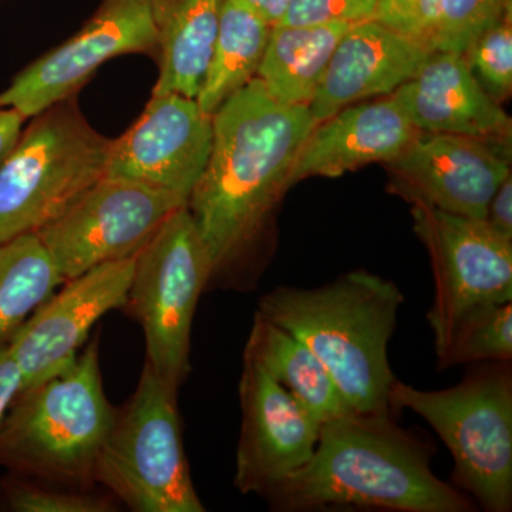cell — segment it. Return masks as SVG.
<instances>
[{
  "label": "cell",
  "instance_id": "6",
  "mask_svg": "<svg viewBox=\"0 0 512 512\" xmlns=\"http://www.w3.org/2000/svg\"><path fill=\"white\" fill-rule=\"evenodd\" d=\"M111 141L73 96L33 116L0 163V244L36 234L106 177Z\"/></svg>",
  "mask_w": 512,
  "mask_h": 512
},
{
  "label": "cell",
  "instance_id": "19",
  "mask_svg": "<svg viewBox=\"0 0 512 512\" xmlns=\"http://www.w3.org/2000/svg\"><path fill=\"white\" fill-rule=\"evenodd\" d=\"M224 0H153L160 76L153 94L195 99L210 64Z\"/></svg>",
  "mask_w": 512,
  "mask_h": 512
},
{
  "label": "cell",
  "instance_id": "15",
  "mask_svg": "<svg viewBox=\"0 0 512 512\" xmlns=\"http://www.w3.org/2000/svg\"><path fill=\"white\" fill-rule=\"evenodd\" d=\"M508 157L477 138L420 131L389 167L396 191L412 204L485 220L491 198L511 174Z\"/></svg>",
  "mask_w": 512,
  "mask_h": 512
},
{
  "label": "cell",
  "instance_id": "14",
  "mask_svg": "<svg viewBox=\"0 0 512 512\" xmlns=\"http://www.w3.org/2000/svg\"><path fill=\"white\" fill-rule=\"evenodd\" d=\"M239 400L242 424L234 485L242 494L268 497L311 460L320 423L264 367L245 357Z\"/></svg>",
  "mask_w": 512,
  "mask_h": 512
},
{
  "label": "cell",
  "instance_id": "7",
  "mask_svg": "<svg viewBox=\"0 0 512 512\" xmlns=\"http://www.w3.org/2000/svg\"><path fill=\"white\" fill-rule=\"evenodd\" d=\"M94 480L140 512H204L185 456L177 389L150 365L101 448Z\"/></svg>",
  "mask_w": 512,
  "mask_h": 512
},
{
  "label": "cell",
  "instance_id": "5",
  "mask_svg": "<svg viewBox=\"0 0 512 512\" xmlns=\"http://www.w3.org/2000/svg\"><path fill=\"white\" fill-rule=\"evenodd\" d=\"M390 409L427 421L454 458L453 485L490 512L512 507V373L510 360L484 362L463 382L421 390L394 380Z\"/></svg>",
  "mask_w": 512,
  "mask_h": 512
},
{
  "label": "cell",
  "instance_id": "27",
  "mask_svg": "<svg viewBox=\"0 0 512 512\" xmlns=\"http://www.w3.org/2000/svg\"><path fill=\"white\" fill-rule=\"evenodd\" d=\"M441 0H377L372 20L436 52Z\"/></svg>",
  "mask_w": 512,
  "mask_h": 512
},
{
  "label": "cell",
  "instance_id": "8",
  "mask_svg": "<svg viewBox=\"0 0 512 512\" xmlns=\"http://www.w3.org/2000/svg\"><path fill=\"white\" fill-rule=\"evenodd\" d=\"M211 278L210 254L187 205L136 255L127 303L143 328L147 365L175 389L191 370L192 320Z\"/></svg>",
  "mask_w": 512,
  "mask_h": 512
},
{
  "label": "cell",
  "instance_id": "4",
  "mask_svg": "<svg viewBox=\"0 0 512 512\" xmlns=\"http://www.w3.org/2000/svg\"><path fill=\"white\" fill-rule=\"evenodd\" d=\"M117 412L101 382L99 346L73 365L22 390L0 421V466L62 483L94 481Z\"/></svg>",
  "mask_w": 512,
  "mask_h": 512
},
{
  "label": "cell",
  "instance_id": "9",
  "mask_svg": "<svg viewBox=\"0 0 512 512\" xmlns=\"http://www.w3.org/2000/svg\"><path fill=\"white\" fill-rule=\"evenodd\" d=\"M412 205L414 231L433 262L434 301L427 320L439 353L468 312L512 302V241L485 220Z\"/></svg>",
  "mask_w": 512,
  "mask_h": 512
},
{
  "label": "cell",
  "instance_id": "33",
  "mask_svg": "<svg viewBox=\"0 0 512 512\" xmlns=\"http://www.w3.org/2000/svg\"><path fill=\"white\" fill-rule=\"evenodd\" d=\"M256 13L262 16L269 25H276L284 18L289 0H244Z\"/></svg>",
  "mask_w": 512,
  "mask_h": 512
},
{
  "label": "cell",
  "instance_id": "10",
  "mask_svg": "<svg viewBox=\"0 0 512 512\" xmlns=\"http://www.w3.org/2000/svg\"><path fill=\"white\" fill-rule=\"evenodd\" d=\"M185 205L156 188L104 177L36 235L63 281H70L101 264L136 256Z\"/></svg>",
  "mask_w": 512,
  "mask_h": 512
},
{
  "label": "cell",
  "instance_id": "24",
  "mask_svg": "<svg viewBox=\"0 0 512 512\" xmlns=\"http://www.w3.org/2000/svg\"><path fill=\"white\" fill-rule=\"evenodd\" d=\"M441 370L512 357V303H490L458 320L439 353Z\"/></svg>",
  "mask_w": 512,
  "mask_h": 512
},
{
  "label": "cell",
  "instance_id": "3",
  "mask_svg": "<svg viewBox=\"0 0 512 512\" xmlns=\"http://www.w3.org/2000/svg\"><path fill=\"white\" fill-rule=\"evenodd\" d=\"M404 303L394 282L356 269L319 288L278 286L258 315L312 350L357 413H393L390 339Z\"/></svg>",
  "mask_w": 512,
  "mask_h": 512
},
{
  "label": "cell",
  "instance_id": "30",
  "mask_svg": "<svg viewBox=\"0 0 512 512\" xmlns=\"http://www.w3.org/2000/svg\"><path fill=\"white\" fill-rule=\"evenodd\" d=\"M485 221L498 234L512 241V178L511 174L501 183L488 204Z\"/></svg>",
  "mask_w": 512,
  "mask_h": 512
},
{
  "label": "cell",
  "instance_id": "31",
  "mask_svg": "<svg viewBox=\"0 0 512 512\" xmlns=\"http://www.w3.org/2000/svg\"><path fill=\"white\" fill-rule=\"evenodd\" d=\"M22 390V376L6 343H0V421Z\"/></svg>",
  "mask_w": 512,
  "mask_h": 512
},
{
  "label": "cell",
  "instance_id": "28",
  "mask_svg": "<svg viewBox=\"0 0 512 512\" xmlns=\"http://www.w3.org/2000/svg\"><path fill=\"white\" fill-rule=\"evenodd\" d=\"M6 503L18 512H107L113 505L89 494L63 493L19 480L3 485Z\"/></svg>",
  "mask_w": 512,
  "mask_h": 512
},
{
  "label": "cell",
  "instance_id": "20",
  "mask_svg": "<svg viewBox=\"0 0 512 512\" xmlns=\"http://www.w3.org/2000/svg\"><path fill=\"white\" fill-rule=\"evenodd\" d=\"M244 357L264 367L320 424L355 412L312 350L256 312Z\"/></svg>",
  "mask_w": 512,
  "mask_h": 512
},
{
  "label": "cell",
  "instance_id": "12",
  "mask_svg": "<svg viewBox=\"0 0 512 512\" xmlns=\"http://www.w3.org/2000/svg\"><path fill=\"white\" fill-rule=\"evenodd\" d=\"M134 268L136 256H131L70 279L9 336L6 345L19 367L22 390L73 365L93 326L127 305Z\"/></svg>",
  "mask_w": 512,
  "mask_h": 512
},
{
  "label": "cell",
  "instance_id": "17",
  "mask_svg": "<svg viewBox=\"0 0 512 512\" xmlns=\"http://www.w3.org/2000/svg\"><path fill=\"white\" fill-rule=\"evenodd\" d=\"M433 52L375 20L355 23L330 57L309 104L312 119L319 124L357 101L393 94Z\"/></svg>",
  "mask_w": 512,
  "mask_h": 512
},
{
  "label": "cell",
  "instance_id": "2",
  "mask_svg": "<svg viewBox=\"0 0 512 512\" xmlns=\"http://www.w3.org/2000/svg\"><path fill=\"white\" fill-rule=\"evenodd\" d=\"M436 447L393 413L350 412L320 424L311 460L268 495L278 511L328 507L470 512L476 504L431 470Z\"/></svg>",
  "mask_w": 512,
  "mask_h": 512
},
{
  "label": "cell",
  "instance_id": "32",
  "mask_svg": "<svg viewBox=\"0 0 512 512\" xmlns=\"http://www.w3.org/2000/svg\"><path fill=\"white\" fill-rule=\"evenodd\" d=\"M25 120L18 110L0 107V163L18 141Z\"/></svg>",
  "mask_w": 512,
  "mask_h": 512
},
{
  "label": "cell",
  "instance_id": "25",
  "mask_svg": "<svg viewBox=\"0 0 512 512\" xmlns=\"http://www.w3.org/2000/svg\"><path fill=\"white\" fill-rule=\"evenodd\" d=\"M464 59L485 92L498 103L512 90V9L468 46Z\"/></svg>",
  "mask_w": 512,
  "mask_h": 512
},
{
  "label": "cell",
  "instance_id": "22",
  "mask_svg": "<svg viewBox=\"0 0 512 512\" xmlns=\"http://www.w3.org/2000/svg\"><path fill=\"white\" fill-rule=\"evenodd\" d=\"M271 28L244 0H224L210 64L195 97L205 114L214 116L229 97L255 79Z\"/></svg>",
  "mask_w": 512,
  "mask_h": 512
},
{
  "label": "cell",
  "instance_id": "29",
  "mask_svg": "<svg viewBox=\"0 0 512 512\" xmlns=\"http://www.w3.org/2000/svg\"><path fill=\"white\" fill-rule=\"evenodd\" d=\"M377 0H289L282 25L306 26L372 20ZM278 25V23H276Z\"/></svg>",
  "mask_w": 512,
  "mask_h": 512
},
{
  "label": "cell",
  "instance_id": "1",
  "mask_svg": "<svg viewBox=\"0 0 512 512\" xmlns=\"http://www.w3.org/2000/svg\"><path fill=\"white\" fill-rule=\"evenodd\" d=\"M315 126L309 107L279 103L256 77L215 111L210 158L187 204L212 278L262 234Z\"/></svg>",
  "mask_w": 512,
  "mask_h": 512
},
{
  "label": "cell",
  "instance_id": "13",
  "mask_svg": "<svg viewBox=\"0 0 512 512\" xmlns=\"http://www.w3.org/2000/svg\"><path fill=\"white\" fill-rule=\"evenodd\" d=\"M212 137V116L197 100L153 94L136 123L111 141L106 177L147 185L188 204L207 167Z\"/></svg>",
  "mask_w": 512,
  "mask_h": 512
},
{
  "label": "cell",
  "instance_id": "21",
  "mask_svg": "<svg viewBox=\"0 0 512 512\" xmlns=\"http://www.w3.org/2000/svg\"><path fill=\"white\" fill-rule=\"evenodd\" d=\"M349 23L274 25L256 79L286 106L309 107Z\"/></svg>",
  "mask_w": 512,
  "mask_h": 512
},
{
  "label": "cell",
  "instance_id": "11",
  "mask_svg": "<svg viewBox=\"0 0 512 512\" xmlns=\"http://www.w3.org/2000/svg\"><path fill=\"white\" fill-rule=\"evenodd\" d=\"M157 50L153 0H101L76 35L39 57L0 93V107L25 119L72 97L107 60Z\"/></svg>",
  "mask_w": 512,
  "mask_h": 512
},
{
  "label": "cell",
  "instance_id": "18",
  "mask_svg": "<svg viewBox=\"0 0 512 512\" xmlns=\"http://www.w3.org/2000/svg\"><path fill=\"white\" fill-rule=\"evenodd\" d=\"M419 133L393 94L350 104L313 128L293 165L291 184L340 177L366 164H389Z\"/></svg>",
  "mask_w": 512,
  "mask_h": 512
},
{
  "label": "cell",
  "instance_id": "26",
  "mask_svg": "<svg viewBox=\"0 0 512 512\" xmlns=\"http://www.w3.org/2000/svg\"><path fill=\"white\" fill-rule=\"evenodd\" d=\"M510 9L512 0H441L436 50L464 55Z\"/></svg>",
  "mask_w": 512,
  "mask_h": 512
},
{
  "label": "cell",
  "instance_id": "23",
  "mask_svg": "<svg viewBox=\"0 0 512 512\" xmlns=\"http://www.w3.org/2000/svg\"><path fill=\"white\" fill-rule=\"evenodd\" d=\"M62 282L36 234L0 244V343L9 339Z\"/></svg>",
  "mask_w": 512,
  "mask_h": 512
},
{
  "label": "cell",
  "instance_id": "16",
  "mask_svg": "<svg viewBox=\"0 0 512 512\" xmlns=\"http://www.w3.org/2000/svg\"><path fill=\"white\" fill-rule=\"evenodd\" d=\"M393 96L423 133L473 137L510 153L511 119L478 83L463 55L430 53Z\"/></svg>",
  "mask_w": 512,
  "mask_h": 512
}]
</instances>
